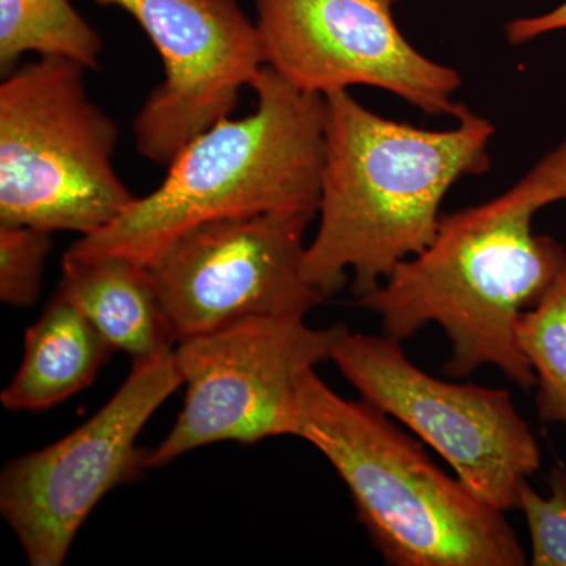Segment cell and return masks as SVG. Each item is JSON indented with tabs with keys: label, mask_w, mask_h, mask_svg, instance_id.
<instances>
[{
	"label": "cell",
	"mask_w": 566,
	"mask_h": 566,
	"mask_svg": "<svg viewBox=\"0 0 566 566\" xmlns=\"http://www.w3.org/2000/svg\"><path fill=\"white\" fill-rule=\"evenodd\" d=\"M324 98L319 227L303 273L326 297L352 271L360 297L433 243L450 188L490 169L494 126L465 107L455 128L431 132L381 117L348 91Z\"/></svg>",
	"instance_id": "cell-2"
},
{
	"label": "cell",
	"mask_w": 566,
	"mask_h": 566,
	"mask_svg": "<svg viewBox=\"0 0 566 566\" xmlns=\"http://www.w3.org/2000/svg\"><path fill=\"white\" fill-rule=\"evenodd\" d=\"M315 214L271 211L199 223L150 264L174 340L259 316L305 315L324 301L303 273Z\"/></svg>",
	"instance_id": "cell-9"
},
{
	"label": "cell",
	"mask_w": 566,
	"mask_h": 566,
	"mask_svg": "<svg viewBox=\"0 0 566 566\" xmlns=\"http://www.w3.org/2000/svg\"><path fill=\"white\" fill-rule=\"evenodd\" d=\"M515 338L535 374L539 419L566 424V264L538 303L517 316Z\"/></svg>",
	"instance_id": "cell-15"
},
{
	"label": "cell",
	"mask_w": 566,
	"mask_h": 566,
	"mask_svg": "<svg viewBox=\"0 0 566 566\" xmlns=\"http://www.w3.org/2000/svg\"><path fill=\"white\" fill-rule=\"evenodd\" d=\"M51 233L25 226L0 223V300L25 308L40 296Z\"/></svg>",
	"instance_id": "cell-16"
},
{
	"label": "cell",
	"mask_w": 566,
	"mask_h": 566,
	"mask_svg": "<svg viewBox=\"0 0 566 566\" xmlns=\"http://www.w3.org/2000/svg\"><path fill=\"white\" fill-rule=\"evenodd\" d=\"M398 0H255L264 65L326 96L368 85L428 115L455 118L461 76L417 51L394 20Z\"/></svg>",
	"instance_id": "cell-10"
},
{
	"label": "cell",
	"mask_w": 566,
	"mask_h": 566,
	"mask_svg": "<svg viewBox=\"0 0 566 566\" xmlns=\"http://www.w3.org/2000/svg\"><path fill=\"white\" fill-rule=\"evenodd\" d=\"M558 200H566V140L501 196L442 216L433 243L360 296V307L400 342L441 326L452 344L447 375L493 365L531 390L536 378L517 348L515 323L566 264L564 245L532 229L536 212Z\"/></svg>",
	"instance_id": "cell-1"
},
{
	"label": "cell",
	"mask_w": 566,
	"mask_h": 566,
	"mask_svg": "<svg viewBox=\"0 0 566 566\" xmlns=\"http://www.w3.org/2000/svg\"><path fill=\"white\" fill-rule=\"evenodd\" d=\"M331 360L364 400L444 458L476 497L504 513L517 510L542 452L509 390L442 381L412 364L397 338L346 326Z\"/></svg>",
	"instance_id": "cell-6"
},
{
	"label": "cell",
	"mask_w": 566,
	"mask_h": 566,
	"mask_svg": "<svg viewBox=\"0 0 566 566\" xmlns=\"http://www.w3.org/2000/svg\"><path fill=\"white\" fill-rule=\"evenodd\" d=\"M182 386L174 352L134 360L128 379L61 441L11 461L0 476V513L32 566H61L82 524L114 488L147 469L140 431Z\"/></svg>",
	"instance_id": "cell-8"
},
{
	"label": "cell",
	"mask_w": 566,
	"mask_h": 566,
	"mask_svg": "<svg viewBox=\"0 0 566 566\" xmlns=\"http://www.w3.org/2000/svg\"><path fill=\"white\" fill-rule=\"evenodd\" d=\"M549 494L536 493L524 482L517 494V510L526 517L531 536V564L566 566V471L554 468L547 476Z\"/></svg>",
	"instance_id": "cell-17"
},
{
	"label": "cell",
	"mask_w": 566,
	"mask_h": 566,
	"mask_svg": "<svg viewBox=\"0 0 566 566\" xmlns=\"http://www.w3.org/2000/svg\"><path fill=\"white\" fill-rule=\"evenodd\" d=\"M103 41L69 0H0V71L18 66L22 55L62 57L87 70L99 69Z\"/></svg>",
	"instance_id": "cell-14"
},
{
	"label": "cell",
	"mask_w": 566,
	"mask_h": 566,
	"mask_svg": "<svg viewBox=\"0 0 566 566\" xmlns=\"http://www.w3.org/2000/svg\"><path fill=\"white\" fill-rule=\"evenodd\" d=\"M562 29H566V0L549 13L520 18V20L510 22L506 25V40L513 46H517V44L528 43L545 33L562 31Z\"/></svg>",
	"instance_id": "cell-18"
},
{
	"label": "cell",
	"mask_w": 566,
	"mask_h": 566,
	"mask_svg": "<svg viewBox=\"0 0 566 566\" xmlns=\"http://www.w3.org/2000/svg\"><path fill=\"white\" fill-rule=\"evenodd\" d=\"M114 349L84 314L55 293L39 322L25 331L20 370L0 394L10 411H44L93 379Z\"/></svg>",
	"instance_id": "cell-13"
},
{
	"label": "cell",
	"mask_w": 566,
	"mask_h": 566,
	"mask_svg": "<svg viewBox=\"0 0 566 566\" xmlns=\"http://www.w3.org/2000/svg\"><path fill=\"white\" fill-rule=\"evenodd\" d=\"M344 326L314 329L297 316H259L180 342L174 354L185 405L148 452L147 469L216 442L293 436L301 381L331 359Z\"/></svg>",
	"instance_id": "cell-7"
},
{
	"label": "cell",
	"mask_w": 566,
	"mask_h": 566,
	"mask_svg": "<svg viewBox=\"0 0 566 566\" xmlns=\"http://www.w3.org/2000/svg\"><path fill=\"white\" fill-rule=\"evenodd\" d=\"M293 436L333 464L387 565H527L504 512L447 475L381 409L335 394L315 368L301 381Z\"/></svg>",
	"instance_id": "cell-4"
},
{
	"label": "cell",
	"mask_w": 566,
	"mask_h": 566,
	"mask_svg": "<svg viewBox=\"0 0 566 566\" xmlns=\"http://www.w3.org/2000/svg\"><path fill=\"white\" fill-rule=\"evenodd\" d=\"M57 293L76 305L111 348L134 360L174 352L150 268L125 256H63Z\"/></svg>",
	"instance_id": "cell-12"
},
{
	"label": "cell",
	"mask_w": 566,
	"mask_h": 566,
	"mask_svg": "<svg viewBox=\"0 0 566 566\" xmlns=\"http://www.w3.org/2000/svg\"><path fill=\"white\" fill-rule=\"evenodd\" d=\"M248 117L219 118L169 164L163 185L66 256H125L150 266L175 238L199 223L271 211L318 212L326 98L300 91L264 65Z\"/></svg>",
	"instance_id": "cell-3"
},
{
	"label": "cell",
	"mask_w": 566,
	"mask_h": 566,
	"mask_svg": "<svg viewBox=\"0 0 566 566\" xmlns=\"http://www.w3.org/2000/svg\"><path fill=\"white\" fill-rule=\"evenodd\" d=\"M139 22L161 54L166 80L144 103L137 150L169 166L177 153L219 118L264 66L262 40L238 0H96Z\"/></svg>",
	"instance_id": "cell-11"
},
{
	"label": "cell",
	"mask_w": 566,
	"mask_h": 566,
	"mask_svg": "<svg viewBox=\"0 0 566 566\" xmlns=\"http://www.w3.org/2000/svg\"><path fill=\"white\" fill-rule=\"evenodd\" d=\"M62 57L18 65L0 84V223L87 237L137 199L112 166L118 128Z\"/></svg>",
	"instance_id": "cell-5"
}]
</instances>
